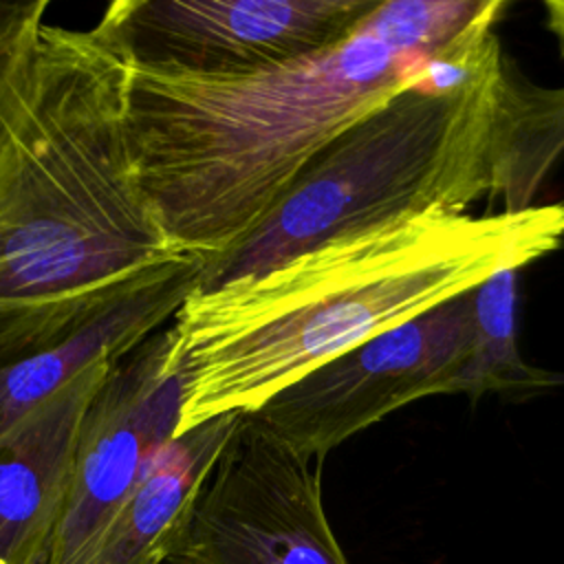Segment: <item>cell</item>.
I'll list each match as a JSON object with an SVG mask.
<instances>
[{
	"label": "cell",
	"mask_w": 564,
	"mask_h": 564,
	"mask_svg": "<svg viewBox=\"0 0 564 564\" xmlns=\"http://www.w3.org/2000/svg\"><path fill=\"white\" fill-rule=\"evenodd\" d=\"M494 0H381L339 42L247 73L132 66L137 185L178 256L212 258L258 227L346 128L421 82Z\"/></svg>",
	"instance_id": "obj_2"
},
{
	"label": "cell",
	"mask_w": 564,
	"mask_h": 564,
	"mask_svg": "<svg viewBox=\"0 0 564 564\" xmlns=\"http://www.w3.org/2000/svg\"><path fill=\"white\" fill-rule=\"evenodd\" d=\"M544 9H546V26L555 35L560 44V53L564 57V0H549Z\"/></svg>",
	"instance_id": "obj_13"
},
{
	"label": "cell",
	"mask_w": 564,
	"mask_h": 564,
	"mask_svg": "<svg viewBox=\"0 0 564 564\" xmlns=\"http://www.w3.org/2000/svg\"><path fill=\"white\" fill-rule=\"evenodd\" d=\"M381 0H117L99 24L132 66L247 73L317 53Z\"/></svg>",
	"instance_id": "obj_7"
},
{
	"label": "cell",
	"mask_w": 564,
	"mask_h": 564,
	"mask_svg": "<svg viewBox=\"0 0 564 564\" xmlns=\"http://www.w3.org/2000/svg\"><path fill=\"white\" fill-rule=\"evenodd\" d=\"M18 564H51V538H44L29 546Z\"/></svg>",
	"instance_id": "obj_14"
},
{
	"label": "cell",
	"mask_w": 564,
	"mask_h": 564,
	"mask_svg": "<svg viewBox=\"0 0 564 564\" xmlns=\"http://www.w3.org/2000/svg\"><path fill=\"white\" fill-rule=\"evenodd\" d=\"M423 79L335 137L249 236L205 258L196 289L258 275L330 238L427 212L467 214L485 194L500 196L502 212L527 209L513 145L518 73L505 55L456 90L432 93Z\"/></svg>",
	"instance_id": "obj_4"
},
{
	"label": "cell",
	"mask_w": 564,
	"mask_h": 564,
	"mask_svg": "<svg viewBox=\"0 0 564 564\" xmlns=\"http://www.w3.org/2000/svg\"><path fill=\"white\" fill-rule=\"evenodd\" d=\"M562 242L564 203L480 216L427 212L194 289L172 319L183 370L176 436L260 410L322 364Z\"/></svg>",
	"instance_id": "obj_3"
},
{
	"label": "cell",
	"mask_w": 564,
	"mask_h": 564,
	"mask_svg": "<svg viewBox=\"0 0 564 564\" xmlns=\"http://www.w3.org/2000/svg\"><path fill=\"white\" fill-rule=\"evenodd\" d=\"M474 335V289L304 375L253 416L286 447L322 458L394 410L458 394Z\"/></svg>",
	"instance_id": "obj_5"
},
{
	"label": "cell",
	"mask_w": 564,
	"mask_h": 564,
	"mask_svg": "<svg viewBox=\"0 0 564 564\" xmlns=\"http://www.w3.org/2000/svg\"><path fill=\"white\" fill-rule=\"evenodd\" d=\"M183 370L172 322L130 350L93 399L68 494L51 535V564H79L156 454L176 436Z\"/></svg>",
	"instance_id": "obj_8"
},
{
	"label": "cell",
	"mask_w": 564,
	"mask_h": 564,
	"mask_svg": "<svg viewBox=\"0 0 564 564\" xmlns=\"http://www.w3.org/2000/svg\"><path fill=\"white\" fill-rule=\"evenodd\" d=\"M119 361L93 364L0 432V564H18L53 535L86 412Z\"/></svg>",
	"instance_id": "obj_9"
},
{
	"label": "cell",
	"mask_w": 564,
	"mask_h": 564,
	"mask_svg": "<svg viewBox=\"0 0 564 564\" xmlns=\"http://www.w3.org/2000/svg\"><path fill=\"white\" fill-rule=\"evenodd\" d=\"M46 0L0 2V364L82 328L178 256L137 185L132 62L99 22H44Z\"/></svg>",
	"instance_id": "obj_1"
},
{
	"label": "cell",
	"mask_w": 564,
	"mask_h": 564,
	"mask_svg": "<svg viewBox=\"0 0 564 564\" xmlns=\"http://www.w3.org/2000/svg\"><path fill=\"white\" fill-rule=\"evenodd\" d=\"M165 564H348L322 502V458L238 421Z\"/></svg>",
	"instance_id": "obj_6"
},
{
	"label": "cell",
	"mask_w": 564,
	"mask_h": 564,
	"mask_svg": "<svg viewBox=\"0 0 564 564\" xmlns=\"http://www.w3.org/2000/svg\"><path fill=\"white\" fill-rule=\"evenodd\" d=\"M236 421L223 414L174 436L79 564H165Z\"/></svg>",
	"instance_id": "obj_11"
},
{
	"label": "cell",
	"mask_w": 564,
	"mask_h": 564,
	"mask_svg": "<svg viewBox=\"0 0 564 564\" xmlns=\"http://www.w3.org/2000/svg\"><path fill=\"white\" fill-rule=\"evenodd\" d=\"M516 275L505 269L474 289V335L458 383L471 401L482 394L538 392L564 383V375L527 364L516 341Z\"/></svg>",
	"instance_id": "obj_12"
},
{
	"label": "cell",
	"mask_w": 564,
	"mask_h": 564,
	"mask_svg": "<svg viewBox=\"0 0 564 564\" xmlns=\"http://www.w3.org/2000/svg\"><path fill=\"white\" fill-rule=\"evenodd\" d=\"M203 256H174L68 337L0 364V432L101 359H123L174 319L198 286Z\"/></svg>",
	"instance_id": "obj_10"
}]
</instances>
